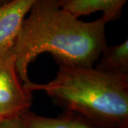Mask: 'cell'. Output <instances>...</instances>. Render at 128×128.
<instances>
[{"mask_svg":"<svg viewBox=\"0 0 128 128\" xmlns=\"http://www.w3.org/2000/svg\"><path fill=\"white\" fill-rule=\"evenodd\" d=\"M103 16L85 22L60 7L58 0H37L23 20L13 45L16 66L27 89L29 64L49 53L58 64L92 67L108 46Z\"/></svg>","mask_w":128,"mask_h":128,"instance_id":"6da1fadb","label":"cell"},{"mask_svg":"<svg viewBox=\"0 0 128 128\" xmlns=\"http://www.w3.org/2000/svg\"><path fill=\"white\" fill-rule=\"evenodd\" d=\"M56 76L46 83L32 82L29 92L43 90L67 112L98 128L128 123V82L94 68L58 64Z\"/></svg>","mask_w":128,"mask_h":128,"instance_id":"7a4b0ae2","label":"cell"},{"mask_svg":"<svg viewBox=\"0 0 128 128\" xmlns=\"http://www.w3.org/2000/svg\"><path fill=\"white\" fill-rule=\"evenodd\" d=\"M13 45L0 48V112L5 118L30 110L32 94L24 86L16 66Z\"/></svg>","mask_w":128,"mask_h":128,"instance_id":"3957f363","label":"cell"},{"mask_svg":"<svg viewBox=\"0 0 128 128\" xmlns=\"http://www.w3.org/2000/svg\"><path fill=\"white\" fill-rule=\"evenodd\" d=\"M37 0H15L0 7V48L14 44L24 18Z\"/></svg>","mask_w":128,"mask_h":128,"instance_id":"277c9868","label":"cell"},{"mask_svg":"<svg viewBox=\"0 0 128 128\" xmlns=\"http://www.w3.org/2000/svg\"><path fill=\"white\" fill-rule=\"evenodd\" d=\"M60 7L76 17L101 12L109 22L121 17L128 0H58Z\"/></svg>","mask_w":128,"mask_h":128,"instance_id":"5b68a950","label":"cell"},{"mask_svg":"<svg viewBox=\"0 0 128 128\" xmlns=\"http://www.w3.org/2000/svg\"><path fill=\"white\" fill-rule=\"evenodd\" d=\"M96 68L112 77L128 82V41L107 46L99 58Z\"/></svg>","mask_w":128,"mask_h":128,"instance_id":"8992f818","label":"cell"},{"mask_svg":"<svg viewBox=\"0 0 128 128\" xmlns=\"http://www.w3.org/2000/svg\"><path fill=\"white\" fill-rule=\"evenodd\" d=\"M20 116L28 128H98L78 114L67 111L58 118L41 116L30 110Z\"/></svg>","mask_w":128,"mask_h":128,"instance_id":"52a82bcc","label":"cell"},{"mask_svg":"<svg viewBox=\"0 0 128 128\" xmlns=\"http://www.w3.org/2000/svg\"><path fill=\"white\" fill-rule=\"evenodd\" d=\"M0 128H28L22 118L19 116L9 117L0 121Z\"/></svg>","mask_w":128,"mask_h":128,"instance_id":"ba28073f","label":"cell"},{"mask_svg":"<svg viewBox=\"0 0 128 128\" xmlns=\"http://www.w3.org/2000/svg\"><path fill=\"white\" fill-rule=\"evenodd\" d=\"M15 0H0V7L14 2Z\"/></svg>","mask_w":128,"mask_h":128,"instance_id":"9c48e42d","label":"cell"},{"mask_svg":"<svg viewBox=\"0 0 128 128\" xmlns=\"http://www.w3.org/2000/svg\"><path fill=\"white\" fill-rule=\"evenodd\" d=\"M118 128H128V123L124 124H122V126H120Z\"/></svg>","mask_w":128,"mask_h":128,"instance_id":"30bf717a","label":"cell"},{"mask_svg":"<svg viewBox=\"0 0 128 128\" xmlns=\"http://www.w3.org/2000/svg\"><path fill=\"white\" fill-rule=\"evenodd\" d=\"M4 118H5L4 117V116L2 115V113L0 112V121H2V120L4 119Z\"/></svg>","mask_w":128,"mask_h":128,"instance_id":"8fae6325","label":"cell"}]
</instances>
